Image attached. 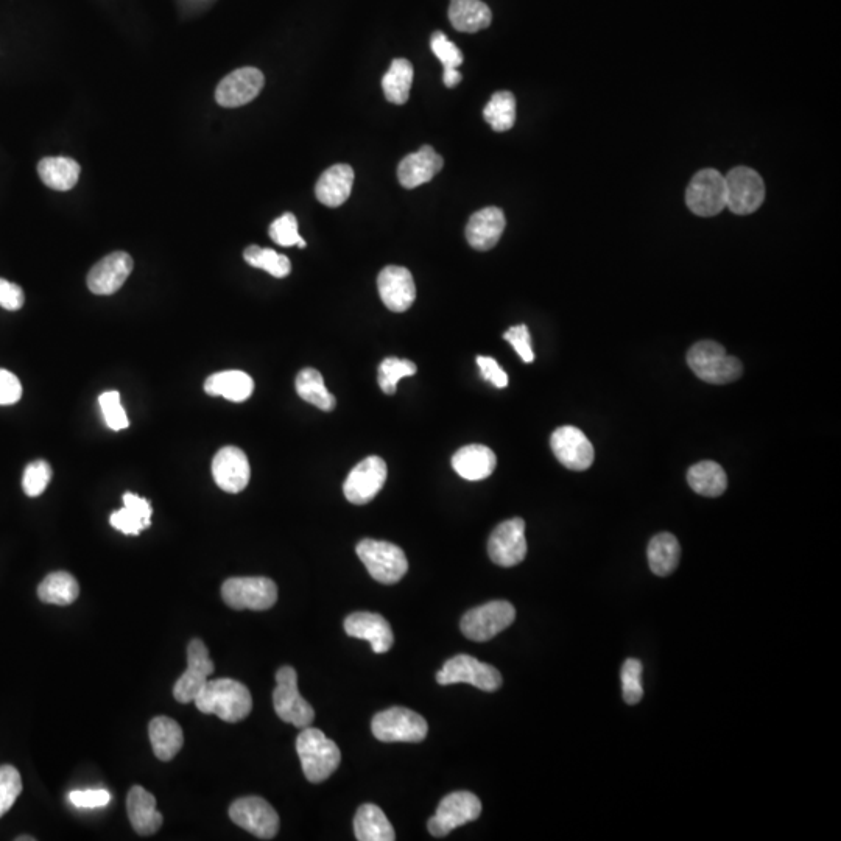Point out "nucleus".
I'll list each match as a JSON object with an SVG mask.
<instances>
[{
    "label": "nucleus",
    "instance_id": "obj_16",
    "mask_svg": "<svg viewBox=\"0 0 841 841\" xmlns=\"http://www.w3.org/2000/svg\"><path fill=\"white\" fill-rule=\"evenodd\" d=\"M488 553L497 566L513 567L521 564L527 556L524 519H508L497 525L488 541Z\"/></svg>",
    "mask_w": 841,
    "mask_h": 841
},
{
    "label": "nucleus",
    "instance_id": "obj_10",
    "mask_svg": "<svg viewBox=\"0 0 841 841\" xmlns=\"http://www.w3.org/2000/svg\"><path fill=\"white\" fill-rule=\"evenodd\" d=\"M482 813V803L474 793L455 792L443 798L437 813L429 820V832L433 837H446L457 827L476 821Z\"/></svg>",
    "mask_w": 841,
    "mask_h": 841
},
{
    "label": "nucleus",
    "instance_id": "obj_45",
    "mask_svg": "<svg viewBox=\"0 0 841 841\" xmlns=\"http://www.w3.org/2000/svg\"><path fill=\"white\" fill-rule=\"evenodd\" d=\"M52 480V468L44 460L33 461L25 468L22 476V490L29 497H38L47 490Z\"/></svg>",
    "mask_w": 841,
    "mask_h": 841
},
{
    "label": "nucleus",
    "instance_id": "obj_9",
    "mask_svg": "<svg viewBox=\"0 0 841 841\" xmlns=\"http://www.w3.org/2000/svg\"><path fill=\"white\" fill-rule=\"evenodd\" d=\"M437 683L441 686L466 683L485 692H496L502 686V675L490 664L469 655H458L444 662L443 669L437 673Z\"/></svg>",
    "mask_w": 841,
    "mask_h": 841
},
{
    "label": "nucleus",
    "instance_id": "obj_25",
    "mask_svg": "<svg viewBox=\"0 0 841 841\" xmlns=\"http://www.w3.org/2000/svg\"><path fill=\"white\" fill-rule=\"evenodd\" d=\"M497 466L496 454L483 444L461 447L452 457V468L469 482L488 479Z\"/></svg>",
    "mask_w": 841,
    "mask_h": 841
},
{
    "label": "nucleus",
    "instance_id": "obj_26",
    "mask_svg": "<svg viewBox=\"0 0 841 841\" xmlns=\"http://www.w3.org/2000/svg\"><path fill=\"white\" fill-rule=\"evenodd\" d=\"M354 169L348 164H335L329 167L315 186V195L321 205L338 208L346 203L354 186Z\"/></svg>",
    "mask_w": 841,
    "mask_h": 841
},
{
    "label": "nucleus",
    "instance_id": "obj_22",
    "mask_svg": "<svg viewBox=\"0 0 841 841\" xmlns=\"http://www.w3.org/2000/svg\"><path fill=\"white\" fill-rule=\"evenodd\" d=\"M345 631L348 636L363 639L370 642L374 653L381 655L387 653L393 642L395 634L391 630L387 619L376 613H354L345 620Z\"/></svg>",
    "mask_w": 841,
    "mask_h": 841
},
{
    "label": "nucleus",
    "instance_id": "obj_47",
    "mask_svg": "<svg viewBox=\"0 0 841 841\" xmlns=\"http://www.w3.org/2000/svg\"><path fill=\"white\" fill-rule=\"evenodd\" d=\"M430 47H432V52L437 55L438 60L443 64L444 71L458 69L461 63H463V53H461V50L452 41H449V38L443 32L433 33Z\"/></svg>",
    "mask_w": 841,
    "mask_h": 841
},
{
    "label": "nucleus",
    "instance_id": "obj_48",
    "mask_svg": "<svg viewBox=\"0 0 841 841\" xmlns=\"http://www.w3.org/2000/svg\"><path fill=\"white\" fill-rule=\"evenodd\" d=\"M504 338L511 346H513L514 351L518 352L519 357H521L525 363H532L533 360H535V352H533L532 348V338H530V332H528V328L525 324H518V326H513V328L508 329V331L504 334Z\"/></svg>",
    "mask_w": 841,
    "mask_h": 841
},
{
    "label": "nucleus",
    "instance_id": "obj_17",
    "mask_svg": "<svg viewBox=\"0 0 841 841\" xmlns=\"http://www.w3.org/2000/svg\"><path fill=\"white\" fill-rule=\"evenodd\" d=\"M556 460L571 471H586L594 463L595 452L589 438L574 426L556 429L550 438Z\"/></svg>",
    "mask_w": 841,
    "mask_h": 841
},
{
    "label": "nucleus",
    "instance_id": "obj_1",
    "mask_svg": "<svg viewBox=\"0 0 841 841\" xmlns=\"http://www.w3.org/2000/svg\"><path fill=\"white\" fill-rule=\"evenodd\" d=\"M194 703L198 711L217 715L226 723L242 722L253 709V698L248 687L231 678L208 680L198 692Z\"/></svg>",
    "mask_w": 841,
    "mask_h": 841
},
{
    "label": "nucleus",
    "instance_id": "obj_18",
    "mask_svg": "<svg viewBox=\"0 0 841 841\" xmlns=\"http://www.w3.org/2000/svg\"><path fill=\"white\" fill-rule=\"evenodd\" d=\"M265 85V77L256 67H240L226 75L215 89V100L223 108H239L253 102Z\"/></svg>",
    "mask_w": 841,
    "mask_h": 841
},
{
    "label": "nucleus",
    "instance_id": "obj_54",
    "mask_svg": "<svg viewBox=\"0 0 841 841\" xmlns=\"http://www.w3.org/2000/svg\"><path fill=\"white\" fill-rule=\"evenodd\" d=\"M16 840H18V841H24V840L33 841V840H35V838H33V837H18V838H16Z\"/></svg>",
    "mask_w": 841,
    "mask_h": 841
},
{
    "label": "nucleus",
    "instance_id": "obj_20",
    "mask_svg": "<svg viewBox=\"0 0 841 841\" xmlns=\"http://www.w3.org/2000/svg\"><path fill=\"white\" fill-rule=\"evenodd\" d=\"M377 289L382 303L391 312H405L413 306L416 300L415 279L407 268L390 265L379 273Z\"/></svg>",
    "mask_w": 841,
    "mask_h": 841
},
{
    "label": "nucleus",
    "instance_id": "obj_43",
    "mask_svg": "<svg viewBox=\"0 0 841 841\" xmlns=\"http://www.w3.org/2000/svg\"><path fill=\"white\" fill-rule=\"evenodd\" d=\"M642 673H644V667L639 659H627L622 666L620 678H622L623 700L628 704L641 703L644 697Z\"/></svg>",
    "mask_w": 841,
    "mask_h": 841
},
{
    "label": "nucleus",
    "instance_id": "obj_30",
    "mask_svg": "<svg viewBox=\"0 0 841 841\" xmlns=\"http://www.w3.org/2000/svg\"><path fill=\"white\" fill-rule=\"evenodd\" d=\"M449 19L458 32L477 33L490 27L493 13L482 0H451Z\"/></svg>",
    "mask_w": 841,
    "mask_h": 841
},
{
    "label": "nucleus",
    "instance_id": "obj_42",
    "mask_svg": "<svg viewBox=\"0 0 841 841\" xmlns=\"http://www.w3.org/2000/svg\"><path fill=\"white\" fill-rule=\"evenodd\" d=\"M268 234L271 240L281 247H295L296 245L298 248H306L307 245L306 240L298 233V220L292 212H286L271 223Z\"/></svg>",
    "mask_w": 841,
    "mask_h": 841
},
{
    "label": "nucleus",
    "instance_id": "obj_27",
    "mask_svg": "<svg viewBox=\"0 0 841 841\" xmlns=\"http://www.w3.org/2000/svg\"><path fill=\"white\" fill-rule=\"evenodd\" d=\"M128 818L139 835H153L161 829L162 815L156 810V798L141 785H134L128 792Z\"/></svg>",
    "mask_w": 841,
    "mask_h": 841
},
{
    "label": "nucleus",
    "instance_id": "obj_33",
    "mask_svg": "<svg viewBox=\"0 0 841 841\" xmlns=\"http://www.w3.org/2000/svg\"><path fill=\"white\" fill-rule=\"evenodd\" d=\"M647 556L653 574L658 577H667L673 574L680 564V542L672 533H659L648 544Z\"/></svg>",
    "mask_w": 841,
    "mask_h": 841
},
{
    "label": "nucleus",
    "instance_id": "obj_49",
    "mask_svg": "<svg viewBox=\"0 0 841 841\" xmlns=\"http://www.w3.org/2000/svg\"><path fill=\"white\" fill-rule=\"evenodd\" d=\"M69 801L78 809H100L110 804L111 795L105 789L74 790L69 793Z\"/></svg>",
    "mask_w": 841,
    "mask_h": 841
},
{
    "label": "nucleus",
    "instance_id": "obj_39",
    "mask_svg": "<svg viewBox=\"0 0 841 841\" xmlns=\"http://www.w3.org/2000/svg\"><path fill=\"white\" fill-rule=\"evenodd\" d=\"M483 117L497 133L511 130L516 122V99L508 91L493 94L483 110Z\"/></svg>",
    "mask_w": 841,
    "mask_h": 841
},
{
    "label": "nucleus",
    "instance_id": "obj_38",
    "mask_svg": "<svg viewBox=\"0 0 841 841\" xmlns=\"http://www.w3.org/2000/svg\"><path fill=\"white\" fill-rule=\"evenodd\" d=\"M296 393L300 395L303 401L315 405L317 409L323 412H332L335 409V398L332 393H329L328 388L324 385L323 376L320 371L314 368H306L296 376L295 381Z\"/></svg>",
    "mask_w": 841,
    "mask_h": 841
},
{
    "label": "nucleus",
    "instance_id": "obj_50",
    "mask_svg": "<svg viewBox=\"0 0 841 841\" xmlns=\"http://www.w3.org/2000/svg\"><path fill=\"white\" fill-rule=\"evenodd\" d=\"M22 385L18 377L0 368V405H13L21 399Z\"/></svg>",
    "mask_w": 841,
    "mask_h": 841
},
{
    "label": "nucleus",
    "instance_id": "obj_11",
    "mask_svg": "<svg viewBox=\"0 0 841 841\" xmlns=\"http://www.w3.org/2000/svg\"><path fill=\"white\" fill-rule=\"evenodd\" d=\"M725 184L726 208L734 214H753L764 203V181L756 170L736 167L725 176Z\"/></svg>",
    "mask_w": 841,
    "mask_h": 841
},
{
    "label": "nucleus",
    "instance_id": "obj_51",
    "mask_svg": "<svg viewBox=\"0 0 841 841\" xmlns=\"http://www.w3.org/2000/svg\"><path fill=\"white\" fill-rule=\"evenodd\" d=\"M477 365H479L480 373H482L483 379L490 381L494 387H507V373L502 370V366H500L493 357L479 356L477 357Z\"/></svg>",
    "mask_w": 841,
    "mask_h": 841
},
{
    "label": "nucleus",
    "instance_id": "obj_37",
    "mask_svg": "<svg viewBox=\"0 0 841 841\" xmlns=\"http://www.w3.org/2000/svg\"><path fill=\"white\" fill-rule=\"evenodd\" d=\"M413 83V64L405 58L391 61L390 69L382 78L385 99L395 105H404L410 97Z\"/></svg>",
    "mask_w": 841,
    "mask_h": 841
},
{
    "label": "nucleus",
    "instance_id": "obj_23",
    "mask_svg": "<svg viewBox=\"0 0 841 841\" xmlns=\"http://www.w3.org/2000/svg\"><path fill=\"white\" fill-rule=\"evenodd\" d=\"M507 219L502 209L485 208L471 215L466 225V240L474 250L488 251L496 247L504 234Z\"/></svg>",
    "mask_w": 841,
    "mask_h": 841
},
{
    "label": "nucleus",
    "instance_id": "obj_31",
    "mask_svg": "<svg viewBox=\"0 0 841 841\" xmlns=\"http://www.w3.org/2000/svg\"><path fill=\"white\" fill-rule=\"evenodd\" d=\"M205 391L209 396H223L231 402H243L253 395L254 382L243 371H222L206 379Z\"/></svg>",
    "mask_w": 841,
    "mask_h": 841
},
{
    "label": "nucleus",
    "instance_id": "obj_44",
    "mask_svg": "<svg viewBox=\"0 0 841 841\" xmlns=\"http://www.w3.org/2000/svg\"><path fill=\"white\" fill-rule=\"evenodd\" d=\"M22 792V779L13 765L0 767V818L15 806Z\"/></svg>",
    "mask_w": 841,
    "mask_h": 841
},
{
    "label": "nucleus",
    "instance_id": "obj_52",
    "mask_svg": "<svg viewBox=\"0 0 841 841\" xmlns=\"http://www.w3.org/2000/svg\"><path fill=\"white\" fill-rule=\"evenodd\" d=\"M25 295L21 287L7 279H0V307L7 310H19L24 306Z\"/></svg>",
    "mask_w": 841,
    "mask_h": 841
},
{
    "label": "nucleus",
    "instance_id": "obj_46",
    "mask_svg": "<svg viewBox=\"0 0 841 841\" xmlns=\"http://www.w3.org/2000/svg\"><path fill=\"white\" fill-rule=\"evenodd\" d=\"M99 404L106 426L110 427L111 430H124L130 426L127 412L120 404L119 391H106V393L100 395Z\"/></svg>",
    "mask_w": 841,
    "mask_h": 841
},
{
    "label": "nucleus",
    "instance_id": "obj_14",
    "mask_svg": "<svg viewBox=\"0 0 841 841\" xmlns=\"http://www.w3.org/2000/svg\"><path fill=\"white\" fill-rule=\"evenodd\" d=\"M214 662L209 658V650L201 639H192L187 647V669L173 686V697L178 703H192L198 692L208 683L214 673Z\"/></svg>",
    "mask_w": 841,
    "mask_h": 841
},
{
    "label": "nucleus",
    "instance_id": "obj_41",
    "mask_svg": "<svg viewBox=\"0 0 841 841\" xmlns=\"http://www.w3.org/2000/svg\"><path fill=\"white\" fill-rule=\"evenodd\" d=\"M416 371H418V368L410 360L388 357L379 365V373H377L379 387L385 395H395L402 377L415 376Z\"/></svg>",
    "mask_w": 841,
    "mask_h": 841
},
{
    "label": "nucleus",
    "instance_id": "obj_13",
    "mask_svg": "<svg viewBox=\"0 0 841 841\" xmlns=\"http://www.w3.org/2000/svg\"><path fill=\"white\" fill-rule=\"evenodd\" d=\"M229 818L261 840H271L279 831L278 813L259 796H247L234 801L229 807Z\"/></svg>",
    "mask_w": 841,
    "mask_h": 841
},
{
    "label": "nucleus",
    "instance_id": "obj_8",
    "mask_svg": "<svg viewBox=\"0 0 841 841\" xmlns=\"http://www.w3.org/2000/svg\"><path fill=\"white\" fill-rule=\"evenodd\" d=\"M516 609L510 602L496 600L471 609L461 619V633L476 642H486L511 627Z\"/></svg>",
    "mask_w": 841,
    "mask_h": 841
},
{
    "label": "nucleus",
    "instance_id": "obj_29",
    "mask_svg": "<svg viewBox=\"0 0 841 841\" xmlns=\"http://www.w3.org/2000/svg\"><path fill=\"white\" fill-rule=\"evenodd\" d=\"M148 736L152 742L153 753L159 761H172L183 748V729L173 718L155 717L148 725Z\"/></svg>",
    "mask_w": 841,
    "mask_h": 841
},
{
    "label": "nucleus",
    "instance_id": "obj_7",
    "mask_svg": "<svg viewBox=\"0 0 841 841\" xmlns=\"http://www.w3.org/2000/svg\"><path fill=\"white\" fill-rule=\"evenodd\" d=\"M222 597L229 608L265 611L278 600V586L265 577L229 578L223 583Z\"/></svg>",
    "mask_w": 841,
    "mask_h": 841
},
{
    "label": "nucleus",
    "instance_id": "obj_12",
    "mask_svg": "<svg viewBox=\"0 0 841 841\" xmlns=\"http://www.w3.org/2000/svg\"><path fill=\"white\" fill-rule=\"evenodd\" d=\"M690 211L700 217H714L726 208L725 176L715 169L700 170L686 192Z\"/></svg>",
    "mask_w": 841,
    "mask_h": 841
},
{
    "label": "nucleus",
    "instance_id": "obj_15",
    "mask_svg": "<svg viewBox=\"0 0 841 841\" xmlns=\"http://www.w3.org/2000/svg\"><path fill=\"white\" fill-rule=\"evenodd\" d=\"M387 463L384 458L366 457L356 468L349 472L343 485L346 499L354 505H366L381 493L387 480Z\"/></svg>",
    "mask_w": 841,
    "mask_h": 841
},
{
    "label": "nucleus",
    "instance_id": "obj_40",
    "mask_svg": "<svg viewBox=\"0 0 841 841\" xmlns=\"http://www.w3.org/2000/svg\"><path fill=\"white\" fill-rule=\"evenodd\" d=\"M243 259L254 268H261L267 271L275 278H286L292 271V264H290L289 257L284 254L276 253L270 248H261L257 245H251L243 253Z\"/></svg>",
    "mask_w": 841,
    "mask_h": 841
},
{
    "label": "nucleus",
    "instance_id": "obj_4",
    "mask_svg": "<svg viewBox=\"0 0 841 841\" xmlns=\"http://www.w3.org/2000/svg\"><path fill=\"white\" fill-rule=\"evenodd\" d=\"M356 552L366 571L382 585H395L409 571L404 550L391 542L363 539L357 544Z\"/></svg>",
    "mask_w": 841,
    "mask_h": 841
},
{
    "label": "nucleus",
    "instance_id": "obj_6",
    "mask_svg": "<svg viewBox=\"0 0 841 841\" xmlns=\"http://www.w3.org/2000/svg\"><path fill=\"white\" fill-rule=\"evenodd\" d=\"M374 737L385 743H419L429 732L426 718L405 708H391L374 715L371 722Z\"/></svg>",
    "mask_w": 841,
    "mask_h": 841
},
{
    "label": "nucleus",
    "instance_id": "obj_3",
    "mask_svg": "<svg viewBox=\"0 0 841 841\" xmlns=\"http://www.w3.org/2000/svg\"><path fill=\"white\" fill-rule=\"evenodd\" d=\"M687 363L695 376L708 384H731L740 379L743 373L742 362L728 356L722 345L711 340L695 343L687 354Z\"/></svg>",
    "mask_w": 841,
    "mask_h": 841
},
{
    "label": "nucleus",
    "instance_id": "obj_35",
    "mask_svg": "<svg viewBox=\"0 0 841 841\" xmlns=\"http://www.w3.org/2000/svg\"><path fill=\"white\" fill-rule=\"evenodd\" d=\"M687 482L695 493L704 497H718L728 488L725 469L715 461H700L687 472Z\"/></svg>",
    "mask_w": 841,
    "mask_h": 841
},
{
    "label": "nucleus",
    "instance_id": "obj_24",
    "mask_svg": "<svg viewBox=\"0 0 841 841\" xmlns=\"http://www.w3.org/2000/svg\"><path fill=\"white\" fill-rule=\"evenodd\" d=\"M443 166V156L438 155L430 145H424L418 152L402 159L398 167L399 183L405 189H415L432 181L433 176L440 173Z\"/></svg>",
    "mask_w": 841,
    "mask_h": 841
},
{
    "label": "nucleus",
    "instance_id": "obj_34",
    "mask_svg": "<svg viewBox=\"0 0 841 841\" xmlns=\"http://www.w3.org/2000/svg\"><path fill=\"white\" fill-rule=\"evenodd\" d=\"M81 167L71 158H44L38 164L39 178L53 191L67 192L77 186Z\"/></svg>",
    "mask_w": 841,
    "mask_h": 841
},
{
    "label": "nucleus",
    "instance_id": "obj_19",
    "mask_svg": "<svg viewBox=\"0 0 841 841\" xmlns=\"http://www.w3.org/2000/svg\"><path fill=\"white\" fill-rule=\"evenodd\" d=\"M212 476L225 493H242L251 477L247 454L236 446L222 447L212 460Z\"/></svg>",
    "mask_w": 841,
    "mask_h": 841
},
{
    "label": "nucleus",
    "instance_id": "obj_32",
    "mask_svg": "<svg viewBox=\"0 0 841 841\" xmlns=\"http://www.w3.org/2000/svg\"><path fill=\"white\" fill-rule=\"evenodd\" d=\"M354 832L359 841H393L396 832L387 815L376 804H363L354 818Z\"/></svg>",
    "mask_w": 841,
    "mask_h": 841
},
{
    "label": "nucleus",
    "instance_id": "obj_28",
    "mask_svg": "<svg viewBox=\"0 0 841 841\" xmlns=\"http://www.w3.org/2000/svg\"><path fill=\"white\" fill-rule=\"evenodd\" d=\"M152 505L138 494H124V508L111 514L110 524L124 535H139L152 525Z\"/></svg>",
    "mask_w": 841,
    "mask_h": 841
},
{
    "label": "nucleus",
    "instance_id": "obj_53",
    "mask_svg": "<svg viewBox=\"0 0 841 841\" xmlns=\"http://www.w3.org/2000/svg\"><path fill=\"white\" fill-rule=\"evenodd\" d=\"M461 81V74L458 69H449L444 71V85L446 88H455Z\"/></svg>",
    "mask_w": 841,
    "mask_h": 841
},
{
    "label": "nucleus",
    "instance_id": "obj_36",
    "mask_svg": "<svg viewBox=\"0 0 841 841\" xmlns=\"http://www.w3.org/2000/svg\"><path fill=\"white\" fill-rule=\"evenodd\" d=\"M80 595V586L74 575L69 572H53L47 575L38 586V597L49 605H72Z\"/></svg>",
    "mask_w": 841,
    "mask_h": 841
},
{
    "label": "nucleus",
    "instance_id": "obj_2",
    "mask_svg": "<svg viewBox=\"0 0 841 841\" xmlns=\"http://www.w3.org/2000/svg\"><path fill=\"white\" fill-rule=\"evenodd\" d=\"M296 753L300 756L304 776L312 784H320L337 770L342 753L332 740L317 728H304L296 739Z\"/></svg>",
    "mask_w": 841,
    "mask_h": 841
},
{
    "label": "nucleus",
    "instance_id": "obj_21",
    "mask_svg": "<svg viewBox=\"0 0 841 841\" xmlns=\"http://www.w3.org/2000/svg\"><path fill=\"white\" fill-rule=\"evenodd\" d=\"M133 271V259L124 251L108 254L89 271L88 287L94 295H113Z\"/></svg>",
    "mask_w": 841,
    "mask_h": 841
},
{
    "label": "nucleus",
    "instance_id": "obj_5",
    "mask_svg": "<svg viewBox=\"0 0 841 841\" xmlns=\"http://www.w3.org/2000/svg\"><path fill=\"white\" fill-rule=\"evenodd\" d=\"M275 711L282 722L304 729L312 725L315 711L298 690V675L290 666L281 667L276 673V689L273 692Z\"/></svg>",
    "mask_w": 841,
    "mask_h": 841
}]
</instances>
